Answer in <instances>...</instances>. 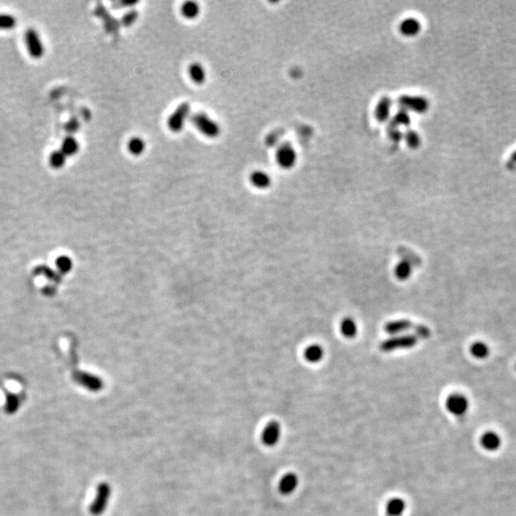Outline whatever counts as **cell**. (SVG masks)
Here are the masks:
<instances>
[{
    "label": "cell",
    "mask_w": 516,
    "mask_h": 516,
    "mask_svg": "<svg viewBox=\"0 0 516 516\" xmlns=\"http://www.w3.org/2000/svg\"><path fill=\"white\" fill-rule=\"evenodd\" d=\"M127 150H128V152L131 155H133V156H140L145 150L146 144H145V142L143 141L142 138H140V137H132L127 142Z\"/></svg>",
    "instance_id": "obj_24"
},
{
    "label": "cell",
    "mask_w": 516,
    "mask_h": 516,
    "mask_svg": "<svg viewBox=\"0 0 516 516\" xmlns=\"http://www.w3.org/2000/svg\"><path fill=\"white\" fill-rule=\"evenodd\" d=\"M299 484V479L294 473H287L279 482V492L284 495H290L295 492Z\"/></svg>",
    "instance_id": "obj_12"
},
{
    "label": "cell",
    "mask_w": 516,
    "mask_h": 516,
    "mask_svg": "<svg viewBox=\"0 0 516 516\" xmlns=\"http://www.w3.org/2000/svg\"><path fill=\"white\" fill-rule=\"evenodd\" d=\"M410 122L411 118L409 116V113L404 109H400L394 116L393 119V124L396 125L397 127H408L410 125Z\"/></svg>",
    "instance_id": "obj_29"
},
{
    "label": "cell",
    "mask_w": 516,
    "mask_h": 516,
    "mask_svg": "<svg viewBox=\"0 0 516 516\" xmlns=\"http://www.w3.org/2000/svg\"><path fill=\"white\" fill-rule=\"evenodd\" d=\"M413 268L411 263L406 259H403L398 263L394 269L395 277L400 281H405L409 279L412 275Z\"/></svg>",
    "instance_id": "obj_19"
},
{
    "label": "cell",
    "mask_w": 516,
    "mask_h": 516,
    "mask_svg": "<svg viewBox=\"0 0 516 516\" xmlns=\"http://www.w3.org/2000/svg\"><path fill=\"white\" fill-rule=\"evenodd\" d=\"M281 437V427L278 421H270L262 432V442L266 446H275L278 445Z\"/></svg>",
    "instance_id": "obj_10"
},
{
    "label": "cell",
    "mask_w": 516,
    "mask_h": 516,
    "mask_svg": "<svg viewBox=\"0 0 516 516\" xmlns=\"http://www.w3.org/2000/svg\"><path fill=\"white\" fill-rule=\"evenodd\" d=\"M79 150H80V143L76 138H74L73 136H68L64 139L60 151L66 157L75 156L79 152Z\"/></svg>",
    "instance_id": "obj_21"
},
{
    "label": "cell",
    "mask_w": 516,
    "mask_h": 516,
    "mask_svg": "<svg viewBox=\"0 0 516 516\" xmlns=\"http://www.w3.org/2000/svg\"><path fill=\"white\" fill-rule=\"evenodd\" d=\"M412 326V322L408 319H399L386 323V325L384 326V330L388 335L394 337L409 330Z\"/></svg>",
    "instance_id": "obj_13"
},
{
    "label": "cell",
    "mask_w": 516,
    "mask_h": 516,
    "mask_svg": "<svg viewBox=\"0 0 516 516\" xmlns=\"http://www.w3.org/2000/svg\"><path fill=\"white\" fill-rule=\"evenodd\" d=\"M399 104L401 109L420 114L428 111L429 107V101L420 96H404L399 100Z\"/></svg>",
    "instance_id": "obj_6"
},
{
    "label": "cell",
    "mask_w": 516,
    "mask_h": 516,
    "mask_svg": "<svg viewBox=\"0 0 516 516\" xmlns=\"http://www.w3.org/2000/svg\"><path fill=\"white\" fill-rule=\"evenodd\" d=\"M16 26V17L12 15L0 14V30L10 31Z\"/></svg>",
    "instance_id": "obj_28"
},
{
    "label": "cell",
    "mask_w": 516,
    "mask_h": 516,
    "mask_svg": "<svg viewBox=\"0 0 516 516\" xmlns=\"http://www.w3.org/2000/svg\"><path fill=\"white\" fill-rule=\"evenodd\" d=\"M447 411L454 416H463L469 409V401L462 394L455 393L448 396L445 402Z\"/></svg>",
    "instance_id": "obj_8"
},
{
    "label": "cell",
    "mask_w": 516,
    "mask_h": 516,
    "mask_svg": "<svg viewBox=\"0 0 516 516\" xmlns=\"http://www.w3.org/2000/svg\"><path fill=\"white\" fill-rule=\"evenodd\" d=\"M340 330L342 336L346 339H354L357 333V325L352 318H344L341 322Z\"/></svg>",
    "instance_id": "obj_20"
},
{
    "label": "cell",
    "mask_w": 516,
    "mask_h": 516,
    "mask_svg": "<svg viewBox=\"0 0 516 516\" xmlns=\"http://www.w3.org/2000/svg\"><path fill=\"white\" fill-rule=\"evenodd\" d=\"M418 342V337L415 335L394 336L381 344V350L383 352H392L395 350L408 349L415 346Z\"/></svg>",
    "instance_id": "obj_4"
},
{
    "label": "cell",
    "mask_w": 516,
    "mask_h": 516,
    "mask_svg": "<svg viewBox=\"0 0 516 516\" xmlns=\"http://www.w3.org/2000/svg\"><path fill=\"white\" fill-rule=\"evenodd\" d=\"M21 405V400L16 394L14 393H6V404H5V411L7 414L13 415L17 412Z\"/></svg>",
    "instance_id": "obj_26"
},
{
    "label": "cell",
    "mask_w": 516,
    "mask_h": 516,
    "mask_svg": "<svg viewBox=\"0 0 516 516\" xmlns=\"http://www.w3.org/2000/svg\"><path fill=\"white\" fill-rule=\"evenodd\" d=\"M73 378L78 384L85 387L89 391L99 392L103 389V381L95 375L85 372H77L73 375Z\"/></svg>",
    "instance_id": "obj_9"
},
{
    "label": "cell",
    "mask_w": 516,
    "mask_h": 516,
    "mask_svg": "<svg viewBox=\"0 0 516 516\" xmlns=\"http://www.w3.org/2000/svg\"><path fill=\"white\" fill-rule=\"evenodd\" d=\"M111 493V485L108 483L103 482L98 484L95 498L89 507V512L93 516L102 515L108 507Z\"/></svg>",
    "instance_id": "obj_1"
},
{
    "label": "cell",
    "mask_w": 516,
    "mask_h": 516,
    "mask_svg": "<svg viewBox=\"0 0 516 516\" xmlns=\"http://www.w3.org/2000/svg\"><path fill=\"white\" fill-rule=\"evenodd\" d=\"M189 77L194 83L196 84H202L205 82L206 78V73L204 66L199 63H193L190 64L188 68Z\"/></svg>",
    "instance_id": "obj_16"
},
{
    "label": "cell",
    "mask_w": 516,
    "mask_h": 516,
    "mask_svg": "<svg viewBox=\"0 0 516 516\" xmlns=\"http://www.w3.org/2000/svg\"><path fill=\"white\" fill-rule=\"evenodd\" d=\"M78 127H79V123H78V120H76V119H72V120H70V122L67 124V127H66V128H67V131H68V132H72V133H74V132L78 131Z\"/></svg>",
    "instance_id": "obj_33"
},
{
    "label": "cell",
    "mask_w": 516,
    "mask_h": 516,
    "mask_svg": "<svg viewBox=\"0 0 516 516\" xmlns=\"http://www.w3.org/2000/svg\"><path fill=\"white\" fill-rule=\"evenodd\" d=\"M406 509V503L401 498H393L386 505V512L389 516H402Z\"/></svg>",
    "instance_id": "obj_23"
},
{
    "label": "cell",
    "mask_w": 516,
    "mask_h": 516,
    "mask_svg": "<svg viewBox=\"0 0 516 516\" xmlns=\"http://www.w3.org/2000/svg\"><path fill=\"white\" fill-rule=\"evenodd\" d=\"M250 181L254 188L259 190L268 189L271 184V178L267 172L262 170H255L250 175Z\"/></svg>",
    "instance_id": "obj_14"
},
{
    "label": "cell",
    "mask_w": 516,
    "mask_h": 516,
    "mask_svg": "<svg viewBox=\"0 0 516 516\" xmlns=\"http://www.w3.org/2000/svg\"><path fill=\"white\" fill-rule=\"evenodd\" d=\"M303 356L305 360L310 363H318L324 357V349L318 344H312L305 348Z\"/></svg>",
    "instance_id": "obj_15"
},
{
    "label": "cell",
    "mask_w": 516,
    "mask_h": 516,
    "mask_svg": "<svg viewBox=\"0 0 516 516\" xmlns=\"http://www.w3.org/2000/svg\"><path fill=\"white\" fill-rule=\"evenodd\" d=\"M25 43L28 50V53L33 58L39 59L44 55V46L42 40L40 39L39 33L35 29L30 28L25 33Z\"/></svg>",
    "instance_id": "obj_5"
},
{
    "label": "cell",
    "mask_w": 516,
    "mask_h": 516,
    "mask_svg": "<svg viewBox=\"0 0 516 516\" xmlns=\"http://www.w3.org/2000/svg\"><path fill=\"white\" fill-rule=\"evenodd\" d=\"M276 160L278 166L283 169H291L297 160L296 151L290 143H283L278 148Z\"/></svg>",
    "instance_id": "obj_7"
},
{
    "label": "cell",
    "mask_w": 516,
    "mask_h": 516,
    "mask_svg": "<svg viewBox=\"0 0 516 516\" xmlns=\"http://www.w3.org/2000/svg\"><path fill=\"white\" fill-rule=\"evenodd\" d=\"M191 122L201 134L206 136L209 139H214V138L218 137L221 132L219 125L215 122V119H211L208 115H206L205 113H202V112L195 113L191 118Z\"/></svg>",
    "instance_id": "obj_2"
},
{
    "label": "cell",
    "mask_w": 516,
    "mask_h": 516,
    "mask_svg": "<svg viewBox=\"0 0 516 516\" xmlns=\"http://www.w3.org/2000/svg\"><path fill=\"white\" fill-rule=\"evenodd\" d=\"M470 354L478 359H484L490 355V347L484 342H474L470 346Z\"/></svg>",
    "instance_id": "obj_25"
},
{
    "label": "cell",
    "mask_w": 516,
    "mask_h": 516,
    "mask_svg": "<svg viewBox=\"0 0 516 516\" xmlns=\"http://www.w3.org/2000/svg\"><path fill=\"white\" fill-rule=\"evenodd\" d=\"M389 130L390 136H391V138H392L393 140H395V141L399 142V141L403 138V134H402V132L400 131L399 127H397L396 125H394V124H393V126L389 127Z\"/></svg>",
    "instance_id": "obj_32"
},
{
    "label": "cell",
    "mask_w": 516,
    "mask_h": 516,
    "mask_svg": "<svg viewBox=\"0 0 516 516\" xmlns=\"http://www.w3.org/2000/svg\"><path fill=\"white\" fill-rule=\"evenodd\" d=\"M391 107L392 103L388 98H382L379 103L377 104L375 115L377 119L380 122H385L389 119L391 115Z\"/></svg>",
    "instance_id": "obj_17"
},
{
    "label": "cell",
    "mask_w": 516,
    "mask_h": 516,
    "mask_svg": "<svg viewBox=\"0 0 516 516\" xmlns=\"http://www.w3.org/2000/svg\"><path fill=\"white\" fill-rule=\"evenodd\" d=\"M180 11H181V15L186 19L193 20L198 17L200 12H201V8L197 2L187 1L182 4Z\"/></svg>",
    "instance_id": "obj_18"
},
{
    "label": "cell",
    "mask_w": 516,
    "mask_h": 516,
    "mask_svg": "<svg viewBox=\"0 0 516 516\" xmlns=\"http://www.w3.org/2000/svg\"><path fill=\"white\" fill-rule=\"evenodd\" d=\"M421 31V24L415 17H408L400 24V32L407 38H412L419 35Z\"/></svg>",
    "instance_id": "obj_11"
},
{
    "label": "cell",
    "mask_w": 516,
    "mask_h": 516,
    "mask_svg": "<svg viewBox=\"0 0 516 516\" xmlns=\"http://www.w3.org/2000/svg\"><path fill=\"white\" fill-rule=\"evenodd\" d=\"M56 264H57L58 268L63 270L64 272H67V271H69L70 269H71V261L67 257H59L57 259Z\"/></svg>",
    "instance_id": "obj_31"
},
{
    "label": "cell",
    "mask_w": 516,
    "mask_h": 516,
    "mask_svg": "<svg viewBox=\"0 0 516 516\" xmlns=\"http://www.w3.org/2000/svg\"><path fill=\"white\" fill-rule=\"evenodd\" d=\"M66 156L64 155V153L60 150L54 151L51 153L50 155V158H49V163H50V166L55 168V169H59V168H63L66 164Z\"/></svg>",
    "instance_id": "obj_27"
},
{
    "label": "cell",
    "mask_w": 516,
    "mask_h": 516,
    "mask_svg": "<svg viewBox=\"0 0 516 516\" xmlns=\"http://www.w3.org/2000/svg\"><path fill=\"white\" fill-rule=\"evenodd\" d=\"M191 114V106L187 103H181L167 119V127L170 131L179 133L186 126L187 119Z\"/></svg>",
    "instance_id": "obj_3"
},
{
    "label": "cell",
    "mask_w": 516,
    "mask_h": 516,
    "mask_svg": "<svg viewBox=\"0 0 516 516\" xmlns=\"http://www.w3.org/2000/svg\"><path fill=\"white\" fill-rule=\"evenodd\" d=\"M405 142L411 148H417L421 144V138L419 134L412 129H409L405 135Z\"/></svg>",
    "instance_id": "obj_30"
},
{
    "label": "cell",
    "mask_w": 516,
    "mask_h": 516,
    "mask_svg": "<svg viewBox=\"0 0 516 516\" xmlns=\"http://www.w3.org/2000/svg\"><path fill=\"white\" fill-rule=\"evenodd\" d=\"M481 445L487 450H496L500 447V438L494 432H487L481 438Z\"/></svg>",
    "instance_id": "obj_22"
}]
</instances>
